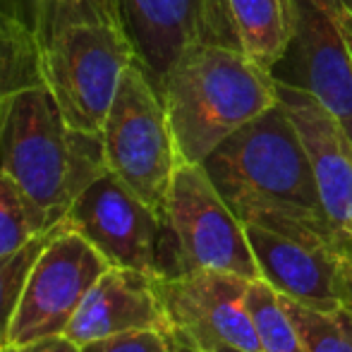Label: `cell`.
<instances>
[{
	"instance_id": "8",
	"label": "cell",
	"mask_w": 352,
	"mask_h": 352,
	"mask_svg": "<svg viewBox=\"0 0 352 352\" xmlns=\"http://www.w3.org/2000/svg\"><path fill=\"white\" fill-rule=\"evenodd\" d=\"M60 226L82 235L111 266L166 274V218L111 170L74 199Z\"/></svg>"
},
{
	"instance_id": "9",
	"label": "cell",
	"mask_w": 352,
	"mask_h": 352,
	"mask_svg": "<svg viewBox=\"0 0 352 352\" xmlns=\"http://www.w3.org/2000/svg\"><path fill=\"white\" fill-rule=\"evenodd\" d=\"M108 266L82 235L58 223L32 266L10 329V343L65 336L84 297Z\"/></svg>"
},
{
	"instance_id": "22",
	"label": "cell",
	"mask_w": 352,
	"mask_h": 352,
	"mask_svg": "<svg viewBox=\"0 0 352 352\" xmlns=\"http://www.w3.org/2000/svg\"><path fill=\"white\" fill-rule=\"evenodd\" d=\"M0 352H82L77 343H72L67 336H48V338H36L29 343H10Z\"/></svg>"
},
{
	"instance_id": "23",
	"label": "cell",
	"mask_w": 352,
	"mask_h": 352,
	"mask_svg": "<svg viewBox=\"0 0 352 352\" xmlns=\"http://www.w3.org/2000/svg\"><path fill=\"white\" fill-rule=\"evenodd\" d=\"M336 17L352 53V0H336Z\"/></svg>"
},
{
	"instance_id": "15",
	"label": "cell",
	"mask_w": 352,
	"mask_h": 352,
	"mask_svg": "<svg viewBox=\"0 0 352 352\" xmlns=\"http://www.w3.org/2000/svg\"><path fill=\"white\" fill-rule=\"evenodd\" d=\"M237 48L250 60L274 72L295 38V0H228Z\"/></svg>"
},
{
	"instance_id": "11",
	"label": "cell",
	"mask_w": 352,
	"mask_h": 352,
	"mask_svg": "<svg viewBox=\"0 0 352 352\" xmlns=\"http://www.w3.org/2000/svg\"><path fill=\"white\" fill-rule=\"evenodd\" d=\"M118 10L137 63L156 87L192 43L237 48L228 0H118Z\"/></svg>"
},
{
	"instance_id": "3",
	"label": "cell",
	"mask_w": 352,
	"mask_h": 352,
	"mask_svg": "<svg viewBox=\"0 0 352 352\" xmlns=\"http://www.w3.org/2000/svg\"><path fill=\"white\" fill-rule=\"evenodd\" d=\"M201 166L242 223L329 218L307 146L280 101L218 144Z\"/></svg>"
},
{
	"instance_id": "16",
	"label": "cell",
	"mask_w": 352,
	"mask_h": 352,
	"mask_svg": "<svg viewBox=\"0 0 352 352\" xmlns=\"http://www.w3.org/2000/svg\"><path fill=\"white\" fill-rule=\"evenodd\" d=\"M34 84H43L36 38L29 24L0 10V120L8 98Z\"/></svg>"
},
{
	"instance_id": "10",
	"label": "cell",
	"mask_w": 352,
	"mask_h": 352,
	"mask_svg": "<svg viewBox=\"0 0 352 352\" xmlns=\"http://www.w3.org/2000/svg\"><path fill=\"white\" fill-rule=\"evenodd\" d=\"M153 283L168 319L204 352L216 345L261 352L247 307V287L252 280L245 276L199 269L177 276H153Z\"/></svg>"
},
{
	"instance_id": "24",
	"label": "cell",
	"mask_w": 352,
	"mask_h": 352,
	"mask_svg": "<svg viewBox=\"0 0 352 352\" xmlns=\"http://www.w3.org/2000/svg\"><path fill=\"white\" fill-rule=\"evenodd\" d=\"M343 274H345V305L352 309V247H350L348 254H345Z\"/></svg>"
},
{
	"instance_id": "5",
	"label": "cell",
	"mask_w": 352,
	"mask_h": 352,
	"mask_svg": "<svg viewBox=\"0 0 352 352\" xmlns=\"http://www.w3.org/2000/svg\"><path fill=\"white\" fill-rule=\"evenodd\" d=\"M101 137L108 170L166 218L168 192L182 161L161 91L137 60L122 72Z\"/></svg>"
},
{
	"instance_id": "2",
	"label": "cell",
	"mask_w": 352,
	"mask_h": 352,
	"mask_svg": "<svg viewBox=\"0 0 352 352\" xmlns=\"http://www.w3.org/2000/svg\"><path fill=\"white\" fill-rule=\"evenodd\" d=\"M106 170L103 137L72 127L43 84L8 98L0 120V175L22 190L48 230Z\"/></svg>"
},
{
	"instance_id": "4",
	"label": "cell",
	"mask_w": 352,
	"mask_h": 352,
	"mask_svg": "<svg viewBox=\"0 0 352 352\" xmlns=\"http://www.w3.org/2000/svg\"><path fill=\"white\" fill-rule=\"evenodd\" d=\"M182 163H201L278 103V79L240 48L192 43L158 84Z\"/></svg>"
},
{
	"instance_id": "18",
	"label": "cell",
	"mask_w": 352,
	"mask_h": 352,
	"mask_svg": "<svg viewBox=\"0 0 352 352\" xmlns=\"http://www.w3.org/2000/svg\"><path fill=\"white\" fill-rule=\"evenodd\" d=\"M247 307L259 336L261 352H307L295 324L283 307L280 295L269 283L261 278L250 283Z\"/></svg>"
},
{
	"instance_id": "7",
	"label": "cell",
	"mask_w": 352,
	"mask_h": 352,
	"mask_svg": "<svg viewBox=\"0 0 352 352\" xmlns=\"http://www.w3.org/2000/svg\"><path fill=\"white\" fill-rule=\"evenodd\" d=\"M199 269L259 278L245 223L223 201L201 163H180L166 204V276Z\"/></svg>"
},
{
	"instance_id": "25",
	"label": "cell",
	"mask_w": 352,
	"mask_h": 352,
	"mask_svg": "<svg viewBox=\"0 0 352 352\" xmlns=\"http://www.w3.org/2000/svg\"><path fill=\"white\" fill-rule=\"evenodd\" d=\"M34 3H36V0H14V8H17V17L22 19L24 24H27L29 10L34 8ZM101 3H106V5H113V8H118V0H101Z\"/></svg>"
},
{
	"instance_id": "21",
	"label": "cell",
	"mask_w": 352,
	"mask_h": 352,
	"mask_svg": "<svg viewBox=\"0 0 352 352\" xmlns=\"http://www.w3.org/2000/svg\"><path fill=\"white\" fill-rule=\"evenodd\" d=\"M82 352H204L180 326L140 329L84 345Z\"/></svg>"
},
{
	"instance_id": "19",
	"label": "cell",
	"mask_w": 352,
	"mask_h": 352,
	"mask_svg": "<svg viewBox=\"0 0 352 352\" xmlns=\"http://www.w3.org/2000/svg\"><path fill=\"white\" fill-rule=\"evenodd\" d=\"M53 230L56 228L41 232L32 242H27L22 250L0 259V348L10 345V329H12L14 314H17L24 285H27V278L32 274V266L36 264L38 254L53 237Z\"/></svg>"
},
{
	"instance_id": "20",
	"label": "cell",
	"mask_w": 352,
	"mask_h": 352,
	"mask_svg": "<svg viewBox=\"0 0 352 352\" xmlns=\"http://www.w3.org/2000/svg\"><path fill=\"white\" fill-rule=\"evenodd\" d=\"M41 216L10 177L0 175V259L46 232Z\"/></svg>"
},
{
	"instance_id": "13",
	"label": "cell",
	"mask_w": 352,
	"mask_h": 352,
	"mask_svg": "<svg viewBox=\"0 0 352 352\" xmlns=\"http://www.w3.org/2000/svg\"><path fill=\"white\" fill-rule=\"evenodd\" d=\"M278 101L300 130L324 211L352 237V142L307 89L278 79Z\"/></svg>"
},
{
	"instance_id": "1",
	"label": "cell",
	"mask_w": 352,
	"mask_h": 352,
	"mask_svg": "<svg viewBox=\"0 0 352 352\" xmlns=\"http://www.w3.org/2000/svg\"><path fill=\"white\" fill-rule=\"evenodd\" d=\"M27 24L43 87L65 120L101 135L122 72L137 60L120 10L101 0H36Z\"/></svg>"
},
{
	"instance_id": "27",
	"label": "cell",
	"mask_w": 352,
	"mask_h": 352,
	"mask_svg": "<svg viewBox=\"0 0 352 352\" xmlns=\"http://www.w3.org/2000/svg\"><path fill=\"white\" fill-rule=\"evenodd\" d=\"M206 352H245V350H237V348H230V345H216V348H209Z\"/></svg>"
},
{
	"instance_id": "17",
	"label": "cell",
	"mask_w": 352,
	"mask_h": 352,
	"mask_svg": "<svg viewBox=\"0 0 352 352\" xmlns=\"http://www.w3.org/2000/svg\"><path fill=\"white\" fill-rule=\"evenodd\" d=\"M280 302L307 352H352V309L348 305L316 309L283 295Z\"/></svg>"
},
{
	"instance_id": "26",
	"label": "cell",
	"mask_w": 352,
	"mask_h": 352,
	"mask_svg": "<svg viewBox=\"0 0 352 352\" xmlns=\"http://www.w3.org/2000/svg\"><path fill=\"white\" fill-rule=\"evenodd\" d=\"M0 10L8 14H14L17 17V8H14V0H0Z\"/></svg>"
},
{
	"instance_id": "12",
	"label": "cell",
	"mask_w": 352,
	"mask_h": 352,
	"mask_svg": "<svg viewBox=\"0 0 352 352\" xmlns=\"http://www.w3.org/2000/svg\"><path fill=\"white\" fill-rule=\"evenodd\" d=\"M292 58L297 72L280 82L307 89L352 142V53L336 17V0H295Z\"/></svg>"
},
{
	"instance_id": "14",
	"label": "cell",
	"mask_w": 352,
	"mask_h": 352,
	"mask_svg": "<svg viewBox=\"0 0 352 352\" xmlns=\"http://www.w3.org/2000/svg\"><path fill=\"white\" fill-rule=\"evenodd\" d=\"M168 324L173 321L168 319L153 276L122 266H108L84 297L65 336L84 348L113 336Z\"/></svg>"
},
{
	"instance_id": "6",
	"label": "cell",
	"mask_w": 352,
	"mask_h": 352,
	"mask_svg": "<svg viewBox=\"0 0 352 352\" xmlns=\"http://www.w3.org/2000/svg\"><path fill=\"white\" fill-rule=\"evenodd\" d=\"M259 278L278 295L316 309L345 305L343 261L352 237L329 218L245 223Z\"/></svg>"
}]
</instances>
